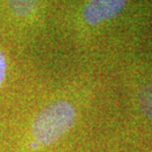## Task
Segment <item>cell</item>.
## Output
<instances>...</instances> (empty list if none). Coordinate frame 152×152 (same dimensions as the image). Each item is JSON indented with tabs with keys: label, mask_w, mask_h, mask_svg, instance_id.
<instances>
[{
	"label": "cell",
	"mask_w": 152,
	"mask_h": 152,
	"mask_svg": "<svg viewBox=\"0 0 152 152\" xmlns=\"http://www.w3.org/2000/svg\"><path fill=\"white\" fill-rule=\"evenodd\" d=\"M12 11L19 16H29L35 11L38 0H7Z\"/></svg>",
	"instance_id": "3"
},
{
	"label": "cell",
	"mask_w": 152,
	"mask_h": 152,
	"mask_svg": "<svg viewBox=\"0 0 152 152\" xmlns=\"http://www.w3.org/2000/svg\"><path fill=\"white\" fill-rule=\"evenodd\" d=\"M75 120L76 110L70 103L60 100L50 104L34 121L33 136L38 144H52L70 130Z\"/></svg>",
	"instance_id": "1"
},
{
	"label": "cell",
	"mask_w": 152,
	"mask_h": 152,
	"mask_svg": "<svg viewBox=\"0 0 152 152\" xmlns=\"http://www.w3.org/2000/svg\"><path fill=\"white\" fill-rule=\"evenodd\" d=\"M139 104L143 113L152 121V83H148L139 91Z\"/></svg>",
	"instance_id": "4"
},
{
	"label": "cell",
	"mask_w": 152,
	"mask_h": 152,
	"mask_svg": "<svg viewBox=\"0 0 152 152\" xmlns=\"http://www.w3.org/2000/svg\"><path fill=\"white\" fill-rule=\"evenodd\" d=\"M126 0H89L82 11L88 25H98L116 17L124 9Z\"/></svg>",
	"instance_id": "2"
},
{
	"label": "cell",
	"mask_w": 152,
	"mask_h": 152,
	"mask_svg": "<svg viewBox=\"0 0 152 152\" xmlns=\"http://www.w3.org/2000/svg\"><path fill=\"white\" fill-rule=\"evenodd\" d=\"M6 73V60L5 56L2 54V52L0 51V85L4 80V77Z\"/></svg>",
	"instance_id": "5"
}]
</instances>
